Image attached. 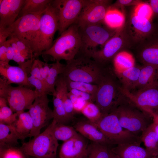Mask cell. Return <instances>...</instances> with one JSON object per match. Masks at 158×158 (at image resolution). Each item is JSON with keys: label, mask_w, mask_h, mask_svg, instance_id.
Listing matches in <instances>:
<instances>
[{"label": "cell", "mask_w": 158, "mask_h": 158, "mask_svg": "<svg viewBox=\"0 0 158 158\" xmlns=\"http://www.w3.org/2000/svg\"><path fill=\"white\" fill-rule=\"evenodd\" d=\"M153 13L149 4L140 3L137 4L135 6L133 15L138 17L150 20Z\"/></svg>", "instance_id": "obj_41"}, {"label": "cell", "mask_w": 158, "mask_h": 158, "mask_svg": "<svg viewBox=\"0 0 158 158\" xmlns=\"http://www.w3.org/2000/svg\"><path fill=\"white\" fill-rule=\"evenodd\" d=\"M140 137L145 148L157 155L158 137L154 130L152 123L143 131Z\"/></svg>", "instance_id": "obj_30"}, {"label": "cell", "mask_w": 158, "mask_h": 158, "mask_svg": "<svg viewBox=\"0 0 158 158\" xmlns=\"http://www.w3.org/2000/svg\"><path fill=\"white\" fill-rule=\"evenodd\" d=\"M111 66L115 73H122L135 66V59L130 53L126 51L118 52L112 60Z\"/></svg>", "instance_id": "obj_26"}, {"label": "cell", "mask_w": 158, "mask_h": 158, "mask_svg": "<svg viewBox=\"0 0 158 158\" xmlns=\"http://www.w3.org/2000/svg\"><path fill=\"white\" fill-rule=\"evenodd\" d=\"M18 114L8 106L0 108V123L13 125L17 120Z\"/></svg>", "instance_id": "obj_38"}, {"label": "cell", "mask_w": 158, "mask_h": 158, "mask_svg": "<svg viewBox=\"0 0 158 158\" xmlns=\"http://www.w3.org/2000/svg\"><path fill=\"white\" fill-rule=\"evenodd\" d=\"M41 14H30L19 17L13 24V30L11 35L32 49L38 34Z\"/></svg>", "instance_id": "obj_13"}, {"label": "cell", "mask_w": 158, "mask_h": 158, "mask_svg": "<svg viewBox=\"0 0 158 158\" xmlns=\"http://www.w3.org/2000/svg\"><path fill=\"white\" fill-rule=\"evenodd\" d=\"M64 77L68 90L71 89L77 90L90 94L95 98L97 85L83 82L73 81L65 76Z\"/></svg>", "instance_id": "obj_36"}, {"label": "cell", "mask_w": 158, "mask_h": 158, "mask_svg": "<svg viewBox=\"0 0 158 158\" xmlns=\"http://www.w3.org/2000/svg\"><path fill=\"white\" fill-rule=\"evenodd\" d=\"M113 145L130 143L140 144V137L124 129L119 122L115 109L104 116L95 124Z\"/></svg>", "instance_id": "obj_8"}, {"label": "cell", "mask_w": 158, "mask_h": 158, "mask_svg": "<svg viewBox=\"0 0 158 158\" xmlns=\"http://www.w3.org/2000/svg\"><path fill=\"white\" fill-rule=\"evenodd\" d=\"M10 38L13 39L16 42L21 56L26 61L35 59L31 47L13 35H11Z\"/></svg>", "instance_id": "obj_39"}, {"label": "cell", "mask_w": 158, "mask_h": 158, "mask_svg": "<svg viewBox=\"0 0 158 158\" xmlns=\"http://www.w3.org/2000/svg\"><path fill=\"white\" fill-rule=\"evenodd\" d=\"M156 156L154 157H152V158H156Z\"/></svg>", "instance_id": "obj_57"}, {"label": "cell", "mask_w": 158, "mask_h": 158, "mask_svg": "<svg viewBox=\"0 0 158 158\" xmlns=\"http://www.w3.org/2000/svg\"><path fill=\"white\" fill-rule=\"evenodd\" d=\"M109 1L106 0H86L75 23L79 27L100 23L104 20Z\"/></svg>", "instance_id": "obj_14"}, {"label": "cell", "mask_w": 158, "mask_h": 158, "mask_svg": "<svg viewBox=\"0 0 158 158\" xmlns=\"http://www.w3.org/2000/svg\"><path fill=\"white\" fill-rule=\"evenodd\" d=\"M81 113L88 120L95 124L103 116L98 106L95 103L92 102H87Z\"/></svg>", "instance_id": "obj_37"}, {"label": "cell", "mask_w": 158, "mask_h": 158, "mask_svg": "<svg viewBox=\"0 0 158 158\" xmlns=\"http://www.w3.org/2000/svg\"><path fill=\"white\" fill-rule=\"evenodd\" d=\"M65 65L60 61H56L51 64L48 75L45 80V84L48 94L50 93L53 96L56 93L55 85L59 76L63 73Z\"/></svg>", "instance_id": "obj_29"}, {"label": "cell", "mask_w": 158, "mask_h": 158, "mask_svg": "<svg viewBox=\"0 0 158 158\" xmlns=\"http://www.w3.org/2000/svg\"><path fill=\"white\" fill-rule=\"evenodd\" d=\"M53 133L57 140L64 142L77 135L78 133L75 128L56 121L53 128Z\"/></svg>", "instance_id": "obj_32"}, {"label": "cell", "mask_w": 158, "mask_h": 158, "mask_svg": "<svg viewBox=\"0 0 158 158\" xmlns=\"http://www.w3.org/2000/svg\"><path fill=\"white\" fill-rule=\"evenodd\" d=\"M110 158H120L118 155L113 152L111 150Z\"/></svg>", "instance_id": "obj_54"}, {"label": "cell", "mask_w": 158, "mask_h": 158, "mask_svg": "<svg viewBox=\"0 0 158 158\" xmlns=\"http://www.w3.org/2000/svg\"><path fill=\"white\" fill-rule=\"evenodd\" d=\"M9 42L8 39L0 45V65L4 66L9 64L6 56L7 48Z\"/></svg>", "instance_id": "obj_45"}, {"label": "cell", "mask_w": 158, "mask_h": 158, "mask_svg": "<svg viewBox=\"0 0 158 158\" xmlns=\"http://www.w3.org/2000/svg\"><path fill=\"white\" fill-rule=\"evenodd\" d=\"M87 141L80 134L64 142L59 154V158H87Z\"/></svg>", "instance_id": "obj_15"}, {"label": "cell", "mask_w": 158, "mask_h": 158, "mask_svg": "<svg viewBox=\"0 0 158 158\" xmlns=\"http://www.w3.org/2000/svg\"><path fill=\"white\" fill-rule=\"evenodd\" d=\"M115 110L122 127L139 136L153 121L151 114L138 107L125 95Z\"/></svg>", "instance_id": "obj_3"}, {"label": "cell", "mask_w": 158, "mask_h": 158, "mask_svg": "<svg viewBox=\"0 0 158 158\" xmlns=\"http://www.w3.org/2000/svg\"><path fill=\"white\" fill-rule=\"evenodd\" d=\"M126 96L142 110L158 115V81L143 89L130 92L123 88Z\"/></svg>", "instance_id": "obj_11"}, {"label": "cell", "mask_w": 158, "mask_h": 158, "mask_svg": "<svg viewBox=\"0 0 158 158\" xmlns=\"http://www.w3.org/2000/svg\"><path fill=\"white\" fill-rule=\"evenodd\" d=\"M52 1L41 15L38 34L32 47L35 58L51 47L54 35L58 30L57 12Z\"/></svg>", "instance_id": "obj_6"}, {"label": "cell", "mask_w": 158, "mask_h": 158, "mask_svg": "<svg viewBox=\"0 0 158 158\" xmlns=\"http://www.w3.org/2000/svg\"><path fill=\"white\" fill-rule=\"evenodd\" d=\"M149 2L153 13L158 15V0H151Z\"/></svg>", "instance_id": "obj_50"}, {"label": "cell", "mask_w": 158, "mask_h": 158, "mask_svg": "<svg viewBox=\"0 0 158 158\" xmlns=\"http://www.w3.org/2000/svg\"><path fill=\"white\" fill-rule=\"evenodd\" d=\"M68 94L69 97L73 103L75 112L76 113H81L82 109L88 102L77 98L69 92Z\"/></svg>", "instance_id": "obj_44"}, {"label": "cell", "mask_w": 158, "mask_h": 158, "mask_svg": "<svg viewBox=\"0 0 158 158\" xmlns=\"http://www.w3.org/2000/svg\"><path fill=\"white\" fill-rule=\"evenodd\" d=\"M25 0H0V29L6 28L15 22Z\"/></svg>", "instance_id": "obj_16"}, {"label": "cell", "mask_w": 158, "mask_h": 158, "mask_svg": "<svg viewBox=\"0 0 158 158\" xmlns=\"http://www.w3.org/2000/svg\"><path fill=\"white\" fill-rule=\"evenodd\" d=\"M97 85L95 103L104 116L116 108L125 95L120 81L110 66L106 68Z\"/></svg>", "instance_id": "obj_1"}, {"label": "cell", "mask_w": 158, "mask_h": 158, "mask_svg": "<svg viewBox=\"0 0 158 158\" xmlns=\"http://www.w3.org/2000/svg\"><path fill=\"white\" fill-rule=\"evenodd\" d=\"M108 66L100 63L89 56L78 54L67 61L62 74L72 81L97 85Z\"/></svg>", "instance_id": "obj_2"}, {"label": "cell", "mask_w": 158, "mask_h": 158, "mask_svg": "<svg viewBox=\"0 0 158 158\" xmlns=\"http://www.w3.org/2000/svg\"><path fill=\"white\" fill-rule=\"evenodd\" d=\"M123 14L118 10L109 7L106 12L104 21L109 27L118 29L121 27L125 22Z\"/></svg>", "instance_id": "obj_31"}, {"label": "cell", "mask_w": 158, "mask_h": 158, "mask_svg": "<svg viewBox=\"0 0 158 158\" xmlns=\"http://www.w3.org/2000/svg\"><path fill=\"white\" fill-rule=\"evenodd\" d=\"M52 0H25L19 15V17L30 14L42 13Z\"/></svg>", "instance_id": "obj_28"}, {"label": "cell", "mask_w": 158, "mask_h": 158, "mask_svg": "<svg viewBox=\"0 0 158 158\" xmlns=\"http://www.w3.org/2000/svg\"><path fill=\"white\" fill-rule=\"evenodd\" d=\"M133 1L130 0H121L118 1V3L123 5H128Z\"/></svg>", "instance_id": "obj_53"}, {"label": "cell", "mask_w": 158, "mask_h": 158, "mask_svg": "<svg viewBox=\"0 0 158 158\" xmlns=\"http://www.w3.org/2000/svg\"><path fill=\"white\" fill-rule=\"evenodd\" d=\"M8 44L6 50V56L8 61H9L10 60H13L14 53L12 46L10 43V40Z\"/></svg>", "instance_id": "obj_49"}, {"label": "cell", "mask_w": 158, "mask_h": 158, "mask_svg": "<svg viewBox=\"0 0 158 158\" xmlns=\"http://www.w3.org/2000/svg\"><path fill=\"white\" fill-rule=\"evenodd\" d=\"M111 148L107 145L92 142L88 145L87 158H110Z\"/></svg>", "instance_id": "obj_33"}, {"label": "cell", "mask_w": 158, "mask_h": 158, "mask_svg": "<svg viewBox=\"0 0 158 158\" xmlns=\"http://www.w3.org/2000/svg\"><path fill=\"white\" fill-rule=\"evenodd\" d=\"M68 91L70 93L78 98L87 102H95V98L90 94L75 89H70L68 90Z\"/></svg>", "instance_id": "obj_43"}, {"label": "cell", "mask_w": 158, "mask_h": 158, "mask_svg": "<svg viewBox=\"0 0 158 158\" xmlns=\"http://www.w3.org/2000/svg\"><path fill=\"white\" fill-rule=\"evenodd\" d=\"M156 158H158V153L156 157Z\"/></svg>", "instance_id": "obj_56"}, {"label": "cell", "mask_w": 158, "mask_h": 158, "mask_svg": "<svg viewBox=\"0 0 158 158\" xmlns=\"http://www.w3.org/2000/svg\"><path fill=\"white\" fill-rule=\"evenodd\" d=\"M7 100L4 98L0 97V108L7 106Z\"/></svg>", "instance_id": "obj_52"}, {"label": "cell", "mask_w": 158, "mask_h": 158, "mask_svg": "<svg viewBox=\"0 0 158 158\" xmlns=\"http://www.w3.org/2000/svg\"><path fill=\"white\" fill-rule=\"evenodd\" d=\"M0 158H27L20 150L15 147L0 146Z\"/></svg>", "instance_id": "obj_40"}, {"label": "cell", "mask_w": 158, "mask_h": 158, "mask_svg": "<svg viewBox=\"0 0 158 158\" xmlns=\"http://www.w3.org/2000/svg\"><path fill=\"white\" fill-rule=\"evenodd\" d=\"M81 47L79 27L75 23L60 35L51 47L42 52L41 55L49 56L56 61L62 60L69 61L79 54Z\"/></svg>", "instance_id": "obj_4"}, {"label": "cell", "mask_w": 158, "mask_h": 158, "mask_svg": "<svg viewBox=\"0 0 158 158\" xmlns=\"http://www.w3.org/2000/svg\"><path fill=\"white\" fill-rule=\"evenodd\" d=\"M55 122L53 119L43 132L28 141L22 143L19 148L26 156L36 158H56L59 144L53 132Z\"/></svg>", "instance_id": "obj_5"}, {"label": "cell", "mask_w": 158, "mask_h": 158, "mask_svg": "<svg viewBox=\"0 0 158 158\" xmlns=\"http://www.w3.org/2000/svg\"><path fill=\"white\" fill-rule=\"evenodd\" d=\"M137 56L143 65L158 67V37L151 38L138 50Z\"/></svg>", "instance_id": "obj_21"}, {"label": "cell", "mask_w": 158, "mask_h": 158, "mask_svg": "<svg viewBox=\"0 0 158 158\" xmlns=\"http://www.w3.org/2000/svg\"><path fill=\"white\" fill-rule=\"evenodd\" d=\"M38 62L41 74L45 84V80L48 75L51 64L44 63L39 59Z\"/></svg>", "instance_id": "obj_47"}, {"label": "cell", "mask_w": 158, "mask_h": 158, "mask_svg": "<svg viewBox=\"0 0 158 158\" xmlns=\"http://www.w3.org/2000/svg\"><path fill=\"white\" fill-rule=\"evenodd\" d=\"M141 67L135 65L123 72L115 73L123 89L130 92L135 90Z\"/></svg>", "instance_id": "obj_24"}, {"label": "cell", "mask_w": 158, "mask_h": 158, "mask_svg": "<svg viewBox=\"0 0 158 158\" xmlns=\"http://www.w3.org/2000/svg\"><path fill=\"white\" fill-rule=\"evenodd\" d=\"M22 139L14 126L0 123V146L15 147Z\"/></svg>", "instance_id": "obj_25"}, {"label": "cell", "mask_w": 158, "mask_h": 158, "mask_svg": "<svg viewBox=\"0 0 158 158\" xmlns=\"http://www.w3.org/2000/svg\"><path fill=\"white\" fill-rule=\"evenodd\" d=\"M122 44V39L117 35H114L106 42L101 49L89 56L103 65L108 66L109 62L118 53Z\"/></svg>", "instance_id": "obj_17"}, {"label": "cell", "mask_w": 158, "mask_h": 158, "mask_svg": "<svg viewBox=\"0 0 158 158\" xmlns=\"http://www.w3.org/2000/svg\"><path fill=\"white\" fill-rule=\"evenodd\" d=\"M53 120L57 123L66 124L70 121L67 115L61 99L56 93L53 96Z\"/></svg>", "instance_id": "obj_34"}, {"label": "cell", "mask_w": 158, "mask_h": 158, "mask_svg": "<svg viewBox=\"0 0 158 158\" xmlns=\"http://www.w3.org/2000/svg\"><path fill=\"white\" fill-rule=\"evenodd\" d=\"M86 0H54L52 3L55 8L58 20V31L61 35L75 23Z\"/></svg>", "instance_id": "obj_10"}, {"label": "cell", "mask_w": 158, "mask_h": 158, "mask_svg": "<svg viewBox=\"0 0 158 158\" xmlns=\"http://www.w3.org/2000/svg\"><path fill=\"white\" fill-rule=\"evenodd\" d=\"M27 158H36L34 157H30V156H27Z\"/></svg>", "instance_id": "obj_55"}, {"label": "cell", "mask_w": 158, "mask_h": 158, "mask_svg": "<svg viewBox=\"0 0 158 158\" xmlns=\"http://www.w3.org/2000/svg\"><path fill=\"white\" fill-rule=\"evenodd\" d=\"M111 150L120 158H152L157 155L136 143L117 145Z\"/></svg>", "instance_id": "obj_19"}, {"label": "cell", "mask_w": 158, "mask_h": 158, "mask_svg": "<svg viewBox=\"0 0 158 158\" xmlns=\"http://www.w3.org/2000/svg\"></svg>", "instance_id": "obj_58"}, {"label": "cell", "mask_w": 158, "mask_h": 158, "mask_svg": "<svg viewBox=\"0 0 158 158\" xmlns=\"http://www.w3.org/2000/svg\"><path fill=\"white\" fill-rule=\"evenodd\" d=\"M0 73L9 84H15L29 87L32 86L28 80L27 71L19 66L9 64L4 66L0 65Z\"/></svg>", "instance_id": "obj_20"}, {"label": "cell", "mask_w": 158, "mask_h": 158, "mask_svg": "<svg viewBox=\"0 0 158 158\" xmlns=\"http://www.w3.org/2000/svg\"><path fill=\"white\" fill-rule=\"evenodd\" d=\"M152 122L154 130L158 137V115L155 114L153 116Z\"/></svg>", "instance_id": "obj_51"}, {"label": "cell", "mask_w": 158, "mask_h": 158, "mask_svg": "<svg viewBox=\"0 0 158 158\" xmlns=\"http://www.w3.org/2000/svg\"><path fill=\"white\" fill-rule=\"evenodd\" d=\"M79 32L81 40L79 54L88 56L97 51L99 46H104L112 35L100 23L79 27Z\"/></svg>", "instance_id": "obj_9"}, {"label": "cell", "mask_w": 158, "mask_h": 158, "mask_svg": "<svg viewBox=\"0 0 158 158\" xmlns=\"http://www.w3.org/2000/svg\"><path fill=\"white\" fill-rule=\"evenodd\" d=\"M13 30V24L6 28L0 29V45L6 41L7 38L11 35Z\"/></svg>", "instance_id": "obj_48"}, {"label": "cell", "mask_w": 158, "mask_h": 158, "mask_svg": "<svg viewBox=\"0 0 158 158\" xmlns=\"http://www.w3.org/2000/svg\"><path fill=\"white\" fill-rule=\"evenodd\" d=\"M131 23L136 32L142 36H147L152 32L153 27L150 20L133 15Z\"/></svg>", "instance_id": "obj_35"}, {"label": "cell", "mask_w": 158, "mask_h": 158, "mask_svg": "<svg viewBox=\"0 0 158 158\" xmlns=\"http://www.w3.org/2000/svg\"><path fill=\"white\" fill-rule=\"evenodd\" d=\"M74 128L80 134L93 142L107 145H113L94 123L87 120L77 122Z\"/></svg>", "instance_id": "obj_18"}, {"label": "cell", "mask_w": 158, "mask_h": 158, "mask_svg": "<svg viewBox=\"0 0 158 158\" xmlns=\"http://www.w3.org/2000/svg\"><path fill=\"white\" fill-rule=\"evenodd\" d=\"M38 60V59H34L30 73L31 76L41 80L44 82L45 85V82L41 74Z\"/></svg>", "instance_id": "obj_46"}, {"label": "cell", "mask_w": 158, "mask_h": 158, "mask_svg": "<svg viewBox=\"0 0 158 158\" xmlns=\"http://www.w3.org/2000/svg\"><path fill=\"white\" fill-rule=\"evenodd\" d=\"M13 125L21 137L22 140L29 137L33 127V120L28 111L18 114L17 120Z\"/></svg>", "instance_id": "obj_27"}, {"label": "cell", "mask_w": 158, "mask_h": 158, "mask_svg": "<svg viewBox=\"0 0 158 158\" xmlns=\"http://www.w3.org/2000/svg\"><path fill=\"white\" fill-rule=\"evenodd\" d=\"M56 93L61 99L67 115L70 121L74 118L75 112L73 103L70 99L68 91L64 77L62 75H59L55 85Z\"/></svg>", "instance_id": "obj_22"}, {"label": "cell", "mask_w": 158, "mask_h": 158, "mask_svg": "<svg viewBox=\"0 0 158 158\" xmlns=\"http://www.w3.org/2000/svg\"><path fill=\"white\" fill-rule=\"evenodd\" d=\"M28 80L30 84L35 87V90L40 94H48L46 85L42 81L31 75L28 77Z\"/></svg>", "instance_id": "obj_42"}, {"label": "cell", "mask_w": 158, "mask_h": 158, "mask_svg": "<svg viewBox=\"0 0 158 158\" xmlns=\"http://www.w3.org/2000/svg\"><path fill=\"white\" fill-rule=\"evenodd\" d=\"M40 93L29 87L19 85L14 87L0 78V97L7 100L9 107L18 114L29 109Z\"/></svg>", "instance_id": "obj_7"}, {"label": "cell", "mask_w": 158, "mask_h": 158, "mask_svg": "<svg viewBox=\"0 0 158 158\" xmlns=\"http://www.w3.org/2000/svg\"><path fill=\"white\" fill-rule=\"evenodd\" d=\"M47 94H39L28 109L33 121V127L29 137H34L40 133L42 129L53 119V110L49 106Z\"/></svg>", "instance_id": "obj_12"}, {"label": "cell", "mask_w": 158, "mask_h": 158, "mask_svg": "<svg viewBox=\"0 0 158 158\" xmlns=\"http://www.w3.org/2000/svg\"><path fill=\"white\" fill-rule=\"evenodd\" d=\"M158 81V67L150 65H143L141 67L135 90L143 89Z\"/></svg>", "instance_id": "obj_23"}]
</instances>
